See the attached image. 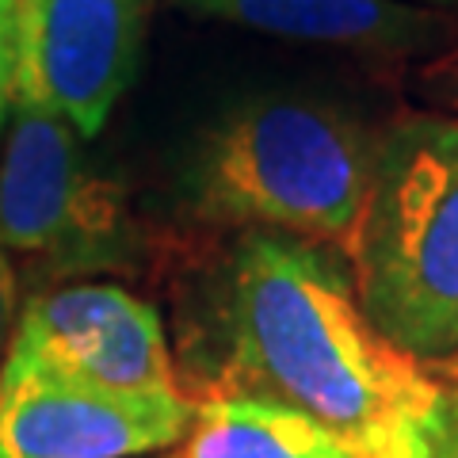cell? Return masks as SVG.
<instances>
[{
	"label": "cell",
	"instance_id": "6da1fadb",
	"mask_svg": "<svg viewBox=\"0 0 458 458\" xmlns=\"http://www.w3.org/2000/svg\"><path fill=\"white\" fill-rule=\"evenodd\" d=\"M218 333L210 390L283 401L352 458H436L447 382L378 333L328 249L245 229L225 264Z\"/></svg>",
	"mask_w": 458,
	"mask_h": 458
},
{
	"label": "cell",
	"instance_id": "7a4b0ae2",
	"mask_svg": "<svg viewBox=\"0 0 458 458\" xmlns=\"http://www.w3.org/2000/svg\"><path fill=\"white\" fill-rule=\"evenodd\" d=\"M378 138L310 99H256L199 141L183 176L188 207L207 225L286 233L348 260L375 183Z\"/></svg>",
	"mask_w": 458,
	"mask_h": 458
},
{
	"label": "cell",
	"instance_id": "3957f363",
	"mask_svg": "<svg viewBox=\"0 0 458 458\" xmlns=\"http://www.w3.org/2000/svg\"><path fill=\"white\" fill-rule=\"evenodd\" d=\"M348 267L363 313L397 348L458 352V123L417 114L378 138Z\"/></svg>",
	"mask_w": 458,
	"mask_h": 458
},
{
	"label": "cell",
	"instance_id": "277c9868",
	"mask_svg": "<svg viewBox=\"0 0 458 458\" xmlns=\"http://www.w3.org/2000/svg\"><path fill=\"white\" fill-rule=\"evenodd\" d=\"M0 245L42 276L123 267L138 249L119 180L92 168L84 138L57 114L12 99L0 153Z\"/></svg>",
	"mask_w": 458,
	"mask_h": 458
},
{
	"label": "cell",
	"instance_id": "5b68a950",
	"mask_svg": "<svg viewBox=\"0 0 458 458\" xmlns=\"http://www.w3.org/2000/svg\"><path fill=\"white\" fill-rule=\"evenodd\" d=\"M146 31L149 0H16L12 99L92 141L134 84Z\"/></svg>",
	"mask_w": 458,
	"mask_h": 458
},
{
	"label": "cell",
	"instance_id": "8992f818",
	"mask_svg": "<svg viewBox=\"0 0 458 458\" xmlns=\"http://www.w3.org/2000/svg\"><path fill=\"white\" fill-rule=\"evenodd\" d=\"M4 363L119 394H183L161 313L114 283H54L31 294Z\"/></svg>",
	"mask_w": 458,
	"mask_h": 458
},
{
	"label": "cell",
	"instance_id": "52a82bcc",
	"mask_svg": "<svg viewBox=\"0 0 458 458\" xmlns=\"http://www.w3.org/2000/svg\"><path fill=\"white\" fill-rule=\"evenodd\" d=\"M183 394H119L31 367L0 370V458H138L180 443Z\"/></svg>",
	"mask_w": 458,
	"mask_h": 458
},
{
	"label": "cell",
	"instance_id": "ba28073f",
	"mask_svg": "<svg viewBox=\"0 0 458 458\" xmlns=\"http://www.w3.org/2000/svg\"><path fill=\"white\" fill-rule=\"evenodd\" d=\"M245 31L360 54H420L451 35L454 16L409 0H172Z\"/></svg>",
	"mask_w": 458,
	"mask_h": 458
},
{
	"label": "cell",
	"instance_id": "9c48e42d",
	"mask_svg": "<svg viewBox=\"0 0 458 458\" xmlns=\"http://www.w3.org/2000/svg\"><path fill=\"white\" fill-rule=\"evenodd\" d=\"M180 458H352L336 436L283 401L207 390Z\"/></svg>",
	"mask_w": 458,
	"mask_h": 458
},
{
	"label": "cell",
	"instance_id": "30bf717a",
	"mask_svg": "<svg viewBox=\"0 0 458 458\" xmlns=\"http://www.w3.org/2000/svg\"><path fill=\"white\" fill-rule=\"evenodd\" d=\"M16 84V0H0V131L8 126Z\"/></svg>",
	"mask_w": 458,
	"mask_h": 458
},
{
	"label": "cell",
	"instance_id": "8fae6325",
	"mask_svg": "<svg viewBox=\"0 0 458 458\" xmlns=\"http://www.w3.org/2000/svg\"><path fill=\"white\" fill-rule=\"evenodd\" d=\"M12 328H16V264L0 245V370H4L8 360Z\"/></svg>",
	"mask_w": 458,
	"mask_h": 458
},
{
	"label": "cell",
	"instance_id": "7c38bea8",
	"mask_svg": "<svg viewBox=\"0 0 458 458\" xmlns=\"http://www.w3.org/2000/svg\"><path fill=\"white\" fill-rule=\"evenodd\" d=\"M436 458H458V386L454 382H447V397H443V428H439Z\"/></svg>",
	"mask_w": 458,
	"mask_h": 458
},
{
	"label": "cell",
	"instance_id": "4fadbf2b",
	"mask_svg": "<svg viewBox=\"0 0 458 458\" xmlns=\"http://www.w3.org/2000/svg\"><path fill=\"white\" fill-rule=\"evenodd\" d=\"M409 4H420V8H436V12H447V16H454V12H458V0H409Z\"/></svg>",
	"mask_w": 458,
	"mask_h": 458
},
{
	"label": "cell",
	"instance_id": "5bb4252c",
	"mask_svg": "<svg viewBox=\"0 0 458 458\" xmlns=\"http://www.w3.org/2000/svg\"><path fill=\"white\" fill-rule=\"evenodd\" d=\"M443 378H447V382H454V386H458V352H451V360L443 363Z\"/></svg>",
	"mask_w": 458,
	"mask_h": 458
}]
</instances>
